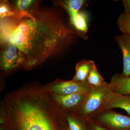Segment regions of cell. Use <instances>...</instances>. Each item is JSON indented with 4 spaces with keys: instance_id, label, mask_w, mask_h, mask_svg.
<instances>
[{
    "instance_id": "cell-19",
    "label": "cell",
    "mask_w": 130,
    "mask_h": 130,
    "mask_svg": "<svg viewBox=\"0 0 130 130\" xmlns=\"http://www.w3.org/2000/svg\"><path fill=\"white\" fill-rule=\"evenodd\" d=\"M88 130H109L90 119L85 122Z\"/></svg>"
},
{
    "instance_id": "cell-16",
    "label": "cell",
    "mask_w": 130,
    "mask_h": 130,
    "mask_svg": "<svg viewBox=\"0 0 130 130\" xmlns=\"http://www.w3.org/2000/svg\"><path fill=\"white\" fill-rule=\"evenodd\" d=\"M85 14L79 12L76 16L70 21L77 30L83 33H86L88 29Z\"/></svg>"
},
{
    "instance_id": "cell-11",
    "label": "cell",
    "mask_w": 130,
    "mask_h": 130,
    "mask_svg": "<svg viewBox=\"0 0 130 130\" xmlns=\"http://www.w3.org/2000/svg\"><path fill=\"white\" fill-rule=\"evenodd\" d=\"M94 63L93 60H84L77 63L76 73L72 80L79 82L87 81L90 71Z\"/></svg>"
},
{
    "instance_id": "cell-7",
    "label": "cell",
    "mask_w": 130,
    "mask_h": 130,
    "mask_svg": "<svg viewBox=\"0 0 130 130\" xmlns=\"http://www.w3.org/2000/svg\"><path fill=\"white\" fill-rule=\"evenodd\" d=\"M52 94L56 105L64 113L74 114L79 108L87 94L76 93L66 95Z\"/></svg>"
},
{
    "instance_id": "cell-18",
    "label": "cell",
    "mask_w": 130,
    "mask_h": 130,
    "mask_svg": "<svg viewBox=\"0 0 130 130\" xmlns=\"http://www.w3.org/2000/svg\"><path fill=\"white\" fill-rule=\"evenodd\" d=\"M16 13L14 9H12L7 3L4 2L1 3L0 7L1 19L6 18H14L16 16Z\"/></svg>"
},
{
    "instance_id": "cell-8",
    "label": "cell",
    "mask_w": 130,
    "mask_h": 130,
    "mask_svg": "<svg viewBox=\"0 0 130 130\" xmlns=\"http://www.w3.org/2000/svg\"><path fill=\"white\" fill-rule=\"evenodd\" d=\"M115 108L124 109L130 115V95L118 94L110 91L97 112Z\"/></svg>"
},
{
    "instance_id": "cell-20",
    "label": "cell",
    "mask_w": 130,
    "mask_h": 130,
    "mask_svg": "<svg viewBox=\"0 0 130 130\" xmlns=\"http://www.w3.org/2000/svg\"><path fill=\"white\" fill-rule=\"evenodd\" d=\"M123 3L125 8L124 12L130 15V0H124Z\"/></svg>"
},
{
    "instance_id": "cell-14",
    "label": "cell",
    "mask_w": 130,
    "mask_h": 130,
    "mask_svg": "<svg viewBox=\"0 0 130 130\" xmlns=\"http://www.w3.org/2000/svg\"><path fill=\"white\" fill-rule=\"evenodd\" d=\"M36 2L31 0H18L14 1V10L16 13L29 12L36 7Z\"/></svg>"
},
{
    "instance_id": "cell-6",
    "label": "cell",
    "mask_w": 130,
    "mask_h": 130,
    "mask_svg": "<svg viewBox=\"0 0 130 130\" xmlns=\"http://www.w3.org/2000/svg\"><path fill=\"white\" fill-rule=\"evenodd\" d=\"M2 45L1 54V69L9 71L22 67L23 59L17 47L11 43H5Z\"/></svg>"
},
{
    "instance_id": "cell-17",
    "label": "cell",
    "mask_w": 130,
    "mask_h": 130,
    "mask_svg": "<svg viewBox=\"0 0 130 130\" xmlns=\"http://www.w3.org/2000/svg\"><path fill=\"white\" fill-rule=\"evenodd\" d=\"M69 130H88L85 122L73 114L64 113Z\"/></svg>"
},
{
    "instance_id": "cell-12",
    "label": "cell",
    "mask_w": 130,
    "mask_h": 130,
    "mask_svg": "<svg viewBox=\"0 0 130 130\" xmlns=\"http://www.w3.org/2000/svg\"><path fill=\"white\" fill-rule=\"evenodd\" d=\"M86 2L84 0H65L59 2V4L67 12L71 21L76 16Z\"/></svg>"
},
{
    "instance_id": "cell-5",
    "label": "cell",
    "mask_w": 130,
    "mask_h": 130,
    "mask_svg": "<svg viewBox=\"0 0 130 130\" xmlns=\"http://www.w3.org/2000/svg\"><path fill=\"white\" fill-rule=\"evenodd\" d=\"M47 89L53 94L66 95L76 93L88 94L92 88L87 81L71 80L66 81L57 79L45 85Z\"/></svg>"
},
{
    "instance_id": "cell-15",
    "label": "cell",
    "mask_w": 130,
    "mask_h": 130,
    "mask_svg": "<svg viewBox=\"0 0 130 130\" xmlns=\"http://www.w3.org/2000/svg\"><path fill=\"white\" fill-rule=\"evenodd\" d=\"M117 25L123 35L130 38V15L124 12L119 16Z\"/></svg>"
},
{
    "instance_id": "cell-9",
    "label": "cell",
    "mask_w": 130,
    "mask_h": 130,
    "mask_svg": "<svg viewBox=\"0 0 130 130\" xmlns=\"http://www.w3.org/2000/svg\"><path fill=\"white\" fill-rule=\"evenodd\" d=\"M123 55V70L122 73L125 76H130V38L124 35L115 37Z\"/></svg>"
},
{
    "instance_id": "cell-10",
    "label": "cell",
    "mask_w": 130,
    "mask_h": 130,
    "mask_svg": "<svg viewBox=\"0 0 130 130\" xmlns=\"http://www.w3.org/2000/svg\"><path fill=\"white\" fill-rule=\"evenodd\" d=\"M111 92L118 94L130 95V76L122 73L115 74L109 83Z\"/></svg>"
},
{
    "instance_id": "cell-3",
    "label": "cell",
    "mask_w": 130,
    "mask_h": 130,
    "mask_svg": "<svg viewBox=\"0 0 130 130\" xmlns=\"http://www.w3.org/2000/svg\"><path fill=\"white\" fill-rule=\"evenodd\" d=\"M111 91L109 83L106 82L102 86H92L81 106L74 115L84 122L91 119L103 104L108 93Z\"/></svg>"
},
{
    "instance_id": "cell-4",
    "label": "cell",
    "mask_w": 130,
    "mask_h": 130,
    "mask_svg": "<svg viewBox=\"0 0 130 130\" xmlns=\"http://www.w3.org/2000/svg\"><path fill=\"white\" fill-rule=\"evenodd\" d=\"M91 119L109 130H130V116L112 109L97 112Z\"/></svg>"
},
{
    "instance_id": "cell-2",
    "label": "cell",
    "mask_w": 130,
    "mask_h": 130,
    "mask_svg": "<svg viewBox=\"0 0 130 130\" xmlns=\"http://www.w3.org/2000/svg\"><path fill=\"white\" fill-rule=\"evenodd\" d=\"M1 124L8 130H69L65 113L45 85L31 84L6 95Z\"/></svg>"
},
{
    "instance_id": "cell-21",
    "label": "cell",
    "mask_w": 130,
    "mask_h": 130,
    "mask_svg": "<svg viewBox=\"0 0 130 130\" xmlns=\"http://www.w3.org/2000/svg\"><path fill=\"white\" fill-rule=\"evenodd\" d=\"M3 125H4V127H3V126L2 125V128H1V130H6V129H5V125H4V124H3ZM7 130H8L7 129Z\"/></svg>"
},
{
    "instance_id": "cell-13",
    "label": "cell",
    "mask_w": 130,
    "mask_h": 130,
    "mask_svg": "<svg viewBox=\"0 0 130 130\" xmlns=\"http://www.w3.org/2000/svg\"><path fill=\"white\" fill-rule=\"evenodd\" d=\"M87 82L91 86L94 87L102 86L106 83L103 77L98 72L95 63H93L91 68Z\"/></svg>"
},
{
    "instance_id": "cell-1",
    "label": "cell",
    "mask_w": 130,
    "mask_h": 130,
    "mask_svg": "<svg viewBox=\"0 0 130 130\" xmlns=\"http://www.w3.org/2000/svg\"><path fill=\"white\" fill-rule=\"evenodd\" d=\"M10 19L1 22V43L17 47L23 59L22 67L26 70L43 63L61 42L74 33L55 14L37 7Z\"/></svg>"
}]
</instances>
